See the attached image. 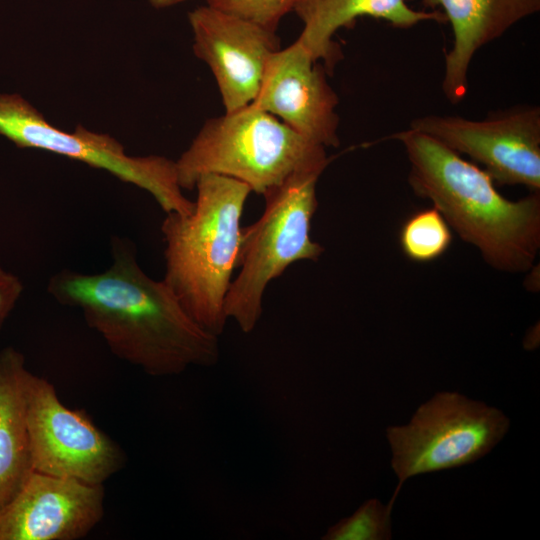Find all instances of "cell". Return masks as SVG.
Listing matches in <instances>:
<instances>
[{
    "instance_id": "6da1fadb",
    "label": "cell",
    "mask_w": 540,
    "mask_h": 540,
    "mask_svg": "<svg viewBox=\"0 0 540 540\" xmlns=\"http://www.w3.org/2000/svg\"><path fill=\"white\" fill-rule=\"evenodd\" d=\"M112 259L100 273L61 270L47 291L58 303L78 308L114 355L151 376L216 364L218 336L188 314L163 279L141 269L128 241L113 239Z\"/></svg>"
},
{
    "instance_id": "7a4b0ae2",
    "label": "cell",
    "mask_w": 540,
    "mask_h": 540,
    "mask_svg": "<svg viewBox=\"0 0 540 540\" xmlns=\"http://www.w3.org/2000/svg\"><path fill=\"white\" fill-rule=\"evenodd\" d=\"M404 147L413 192L429 200L458 236L492 268L528 272L540 249V195L510 200L491 176L434 138L413 129L392 136Z\"/></svg>"
},
{
    "instance_id": "3957f363",
    "label": "cell",
    "mask_w": 540,
    "mask_h": 540,
    "mask_svg": "<svg viewBox=\"0 0 540 540\" xmlns=\"http://www.w3.org/2000/svg\"><path fill=\"white\" fill-rule=\"evenodd\" d=\"M195 188L192 212L168 213L162 222L163 281L203 329L219 336L227 320L225 299L238 267L241 218L252 191L241 181L217 174L201 176Z\"/></svg>"
},
{
    "instance_id": "277c9868",
    "label": "cell",
    "mask_w": 540,
    "mask_h": 540,
    "mask_svg": "<svg viewBox=\"0 0 540 540\" xmlns=\"http://www.w3.org/2000/svg\"><path fill=\"white\" fill-rule=\"evenodd\" d=\"M329 161L325 147L250 104L209 118L175 164L182 189L193 190L201 176L217 174L264 196L296 173H323Z\"/></svg>"
},
{
    "instance_id": "5b68a950",
    "label": "cell",
    "mask_w": 540,
    "mask_h": 540,
    "mask_svg": "<svg viewBox=\"0 0 540 540\" xmlns=\"http://www.w3.org/2000/svg\"><path fill=\"white\" fill-rule=\"evenodd\" d=\"M322 172L303 171L264 195L265 209L243 228L238 266L226 299L225 314L244 333L251 332L263 312L268 284L293 263L317 261L324 248L310 236L318 201L316 185Z\"/></svg>"
},
{
    "instance_id": "8992f818",
    "label": "cell",
    "mask_w": 540,
    "mask_h": 540,
    "mask_svg": "<svg viewBox=\"0 0 540 540\" xmlns=\"http://www.w3.org/2000/svg\"><path fill=\"white\" fill-rule=\"evenodd\" d=\"M509 418L499 409L458 392H437L410 422L386 429L398 478L387 504L394 502L411 477L461 467L488 454L506 435Z\"/></svg>"
},
{
    "instance_id": "52a82bcc",
    "label": "cell",
    "mask_w": 540,
    "mask_h": 540,
    "mask_svg": "<svg viewBox=\"0 0 540 540\" xmlns=\"http://www.w3.org/2000/svg\"><path fill=\"white\" fill-rule=\"evenodd\" d=\"M0 135L19 148L48 151L105 170L150 193L165 214H188L194 208L179 185L175 161L160 155L131 156L114 137L82 125L73 131L59 129L19 94L0 93Z\"/></svg>"
},
{
    "instance_id": "ba28073f",
    "label": "cell",
    "mask_w": 540,
    "mask_h": 540,
    "mask_svg": "<svg viewBox=\"0 0 540 540\" xmlns=\"http://www.w3.org/2000/svg\"><path fill=\"white\" fill-rule=\"evenodd\" d=\"M25 409L34 471L103 485L124 466L120 447L89 415L63 404L54 385L29 370Z\"/></svg>"
},
{
    "instance_id": "9c48e42d",
    "label": "cell",
    "mask_w": 540,
    "mask_h": 540,
    "mask_svg": "<svg viewBox=\"0 0 540 540\" xmlns=\"http://www.w3.org/2000/svg\"><path fill=\"white\" fill-rule=\"evenodd\" d=\"M424 133L483 166L494 183L540 191V107L523 104L491 112L482 120L456 115L414 118Z\"/></svg>"
},
{
    "instance_id": "30bf717a",
    "label": "cell",
    "mask_w": 540,
    "mask_h": 540,
    "mask_svg": "<svg viewBox=\"0 0 540 540\" xmlns=\"http://www.w3.org/2000/svg\"><path fill=\"white\" fill-rule=\"evenodd\" d=\"M188 22L194 54L211 70L225 112L250 105L281 48L277 33L208 4L191 10Z\"/></svg>"
},
{
    "instance_id": "8fae6325",
    "label": "cell",
    "mask_w": 540,
    "mask_h": 540,
    "mask_svg": "<svg viewBox=\"0 0 540 540\" xmlns=\"http://www.w3.org/2000/svg\"><path fill=\"white\" fill-rule=\"evenodd\" d=\"M326 69L296 40L269 59L252 106L277 117L307 140L338 147V96Z\"/></svg>"
},
{
    "instance_id": "7c38bea8",
    "label": "cell",
    "mask_w": 540,
    "mask_h": 540,
    "mask_svg": "<svg viewBox=\"0 0 540 540\" xmlns=\"http://www.w3.org/2000/svg\"><path fill=\"white\" fill-rule=\"evenodd\" d=\"M103 514V485L33 470L0 510V540H77Z\"/></svg>"
},
{
    "instance_id": "4fadbf2b",
    "label": "cell",
    "mask_w": 540,
    "mask_h": 540,
    "mask_svg": "<svg viewBox=\"0 0 540 540\" xmlns=\"http://www.w3.org/2000/svg\"><path fill=\"white\" fill-rule=\"evenodd\" d=\"M426 8L442 9L453 31V46L445 56L442 91L450 103L462 101L468 90V69L475 53L513 25L540 10V0H421Z\"/></svg>"
},
{
    "instance_id": "5bb4252c",
    "label": "cell",
    "mask_w": 540,
    "mask_h": 540,
    "mask_svg": "<svg viewBox=\"0 0 540 540\" xmlns=\"http://www.w3.org/2000/svg\"><path fill=\"white\" fill-rule=\"evenodd\" d=\"M293 11L303 23L297 40L315 61L324 62L327 73L342 58L333 36L341 28L352 27L358 17L382 19L401 29L423 21L446 22L441 11L415 10L405 0H297Z\"/></svg>"
},
{
    "instance_id": "9a60e30c",
    "label": "cell",
    "mask_w": 540,
    "mask_h": 540,
    "mask_svg": "<svg viewBox=\"0 0 540 540\" xmlns=\"http://www.w3.org/2000/svg\"><path fill=\"white\" fill-rule=\"evenodd\" d=\"M24 355L0 350V510L33 471L25 409Z\"/></svg>"
},
{
    "instance_id": "2e32d148",
    "label": "cell",
    "mask_w": 540,
    "mask_h": 540,
    "mask_svg": "<svg viewBox=\"0 0 540 540\" xmlns=\"http://www.w3.org/2000/svg\"><path fill=\"white\" fill-rule=\"evenodd\" d=\"M452 230L434 206L409 216L401 226L399 243L411 261L427 263L441 257L451 246Z\"/></svg>"
},
{
    "instance_id": "e0dca14e",
    "label": "cell",
    "mask_w": 540,
    "mask_h": 540,
    "mask_svg": "<svg viewBox=\"0 0 540 540\" xmlns=\"http://www.w3.org/2000/svg\"><path fill=\"white\" fill-rule=\"evenodd\" d=\"M392 509L378 499L365 501L351 516L331 526L323 540H388Z\"/></svg>"
},
{
    "instance_id": "ac0fdd59",
    "label": "cell",
    "mask_w": 540,
    "mask_h": 540,
    "mask_svg": "<svg viewBox=\"0 0 540 540\" xmlns=\"http://www.w3.org/2000/svg\"><path fill=\"white\" fill-rule=\"evenodd\" d=\"M297 0H206V4L277 31L280 21L293 11Z\"/></svg>"
},
{
    "instance_id": "d6986e66",
    "label": "cell",
    "mask_w": 540,
    "mask_h": 540,
    "mask_svg": "<svg viewBox=\"0 0 540 540\" xmlns=\"http://www.w3.org/2000/svg\"><path fill=\"white\" fill-rule=\"evenodd\" d=\"M20 278L0 267V330L22 295Z\"/></svg>"
},
{
    "instance_id": "ffe728a7",
    "label": "cell",
    "mask_w": 540,
    "mask_h": 540,
    "mask_svg": "<svg viewBox=\"0 0 540 540\" xmlns=\"http://www.w3.org/2000/svg\"><path fill=\"white\" fill-rule=\"evenodd\" d=\"M149 5L155 9H165L184 3L189 0H147Z\"/></svg>"
}]
</instances>
